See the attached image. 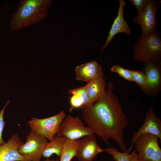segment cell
<instances>
[{
	"instance_id": "16",
	"label": "cell",
	"mask_w": 161,
	"mask_h": 161,
	"mask_svg": "<svg viewBox=\"0 0 161 161\" xmlns=\"http://www.w3.org/2000/svg\"><path fill=\"white\" fill-rule=\"evenodd\" d=\"M66 138L55 135L52 140L48 142L43 151L42 156L49 158L53 154H55L58 158L60 157Z\"/></svg>"
},
{
	"instance_id": "14",
	"label": "cell",
	"mask_w": 161,
	"mask_h": 161,
	"mask_svg": "<svg viewBox=\"0 0 161 161\" xmlns=\"http://www.w3.org/2000/svg\"><path fill=\"white\" fill-rule=\"evenodd\" d=\"M76 79L87 83L99 78H103L101 66L95 60L77 66L75 69Z\"/></svg>"
},
{
	"instance_id": "18",
	"label": "cell",
	"mask_w": 161,
	"mask_h": 161,
	"mask_svg": "<svg viewBox=\"0 0 161 161\" xmlns=\"http://www.w3.org/2000/svg\"><path fill=\"white\" fill-rule=\"evenodd\" d=\"M104 149V151L112 155L115 161H130L131 154L127 152H120L114 147L107 148Z\"/></svg>"
},
{
	"instance_id": "25",
	"label": "cell",
	"mask_w": 161,
	"mask_h": 161,
	"mask_svg": "<svg viewBox=\"0 0 161 161\" xmlns=\"http://www.w3.org/2000/svg\"><path fill=\"white\" fill-rule=\"evenodd\" d=\"M131 154L130 161H139L137 157V153L135 150Z\"/></svg>"
},
{
	"instance_id": "20",
	"label": "cell",
	"mask_w": 161,
	"mask_h": 161,
	"mask_svg": "<svg viewBox=\"0 0 161 161\" xmlns=\"http://www.w3.org/2000/svg\"><path fill=\"white\" fill-rule=\"evenodd\" d=\"M110 70L113 72L117 73L126 80L133 81L131 70L125 69L120 65L116 64L112 66Z\"/></svg>"
},
{
	"instance_id": "2",
	"label": "cell",
	"mask_w": 161,
	"mask_h": 161,
	"mask_svg": "<svg viewBox=\"0 0 161 161\" xmlns=\"http://www.w3.org/2000/svg\"><path fill=\"white\" fill-rule=\"evenodd\" d=\"M52 2L50 0L21 1L10 20V28L19 30L41 21L46 17Z\"/></svg>"
},
{
	"instance_id": "23",
	"label": "cell",
	"mask_w": 161,
	"mask_h": 161,
	"mask_svg": "<svg viewBox=\"0 0 161 161\" xmlns=\"http://www.w3.org/2000/svg\"><path fill=\"white\" fill-rule=\"evenodd\" d=\"M10 102V100H8L3 108L0 110V145L6 142L3 140L2 137V133L5 123L4 119V114L6 109Z\"/></svg>"
},
{
	"instance_id": "27",
	"label": "cell",
	"mask_w": 161,
	"mask_h": 161,
	"mask_svg": "<svg viewBox=\"0 0 161 161\" xmlns=\"http://www.w3.org/2000/svg\"></svg>"
},
{
	"instance_id": "19",
	"label": "cell",
	"mask_w": 161,
	"mask_h": 161,
	"mask_svg": "<svg viewBox=\"0 0 161 161\" xmlns=\"http://www.w3.org/2000/svg\"><path fill=\"white\" fill-rule=\"evenodd\" d=\"M133 81L136 82L140 89L146 94L147 84L145 75L143 70L138 71L131 70Z\"/></svg>"
},
{
	"instance_id": "22",
	"label": "cell",
	"mask_w": 161,
	"mask_h": 161,
	"mask_svg": "<svg viewBox=\"0 0 161 161\" xmlns=\"http://www.w3.org/2000/svg\"><path fill=\"white\" fill-rule=\"evenodd\" d=\"M69 95H72L69 99L70 105L69 111L70 112H72L74 109L80 108L83 106L82 98L78 94L72 92Z\"/></svg>"
},
{
	"instance_id": "7",
	"label": "cell",
	"mask_w": 161,
	"mask_h": 161,
	"mask_svg": "<svg viewBox=\"0 0 161 161\" xmlns=\"http://www.w3.org/2000/svg\"><path fill=\"white\" fill-rule=\"evenodd\" d=\"M93 134L90 129L84 126L79 117L68 115L60 123L57 135L75 140Z\"/></svg>"
},
{
	"instance_id": "11",
	"label": "cell",
	"mask_w": 161,
	"mask_h": 161,
	"mask_svg": "<svg viewBox=\"0 0 161 161\" xmlns=\"http://www.w3.org/2000/svg\"><path fill=\"white\" fill-rule=\"evenodd\" d=\"M103 151L93 134L78 140L75 157L78 161H92L98 154Z\"/></svg>"
},
{
	"instance_id": "12",
	"label": "cell",
	"mask_w": 161,
	"mask_h": 161,
	"mask_svg": "<svg viewBox=\"0 0 161 161\" xmlns=\"http://www.w3.org/2000/svg\"><path fill=\"white\" fill-rule=\"evenodd\" d=\"M24 143L18 134H12L7 142L0 145V161H27L18 152Z\"/></svg>"
},
{
	"instance_id": "4",
	"label": "cell",
	"mask_w": 161,
	"mask_h": 161,
	"mask_svg": "<svg viewBox=\"0 0 161 161\" xmlns=\"http://www.w3.org/2000/svg\"><path fill=\"white\" fill-rule=\"evenodd\" d=\"M158 137L149 134H142L134 143L139 161H161V149Z\"/></svg>"
},
{
	"instance_id": "21",
	"label": "cell",
	"mask_w": 161,
	"mask_h": 161,
	"mask_svg": "<svg viewBox=\"0 0 161 161\" xmlns=\"http://www.w3.org/2000/svg\"><path fill=\"white\" fill-rule=\"evenodd\" d=\"M72 92L76 93L80 96L83 100V106L93 104L87 95L85 86L68 90V94L69 95Z\"/></svg>"
},
{
	"instance_id": "9",
	"label": "cell",
	"mask_w": 161,
	"mask_h": 161,
	"mask_svg": "<svg viewBox=\"0 0 161 161\" xmlns=\"http://www.w3.org/2000/svg\"><path fill=\"white\" fill-rule=\"evenodd\" d=\"M143 70L146 78V94L155 97L161 90V64L153 60L144 62Z\"/></svg>"
},
{
	"instance_id": "10",
	"label": "cell",
	"mask_w": 161,
	"mask_h": 161,
	"mask_svg": "<svg viewBox=\"0 0 161 161\" xmlns=\"http://www.w3.org/2000/svg\"><path fill=\"white\" fill-rule=\"evenodd\" d=\"M146 134H151L157 136L161 141V120L157 117L153 109L151 107L146 112L144 122L137 130L133 134L131 143L127 152L132 150L136 140L141 135Z\"/></svg>"
},
{
	"instance_id": "13",
	"label": "cell",
	"mask_w": 161,
	"mask_h": 161,
	"mask_svg": "<svg viewBox=\"0 0 161 161\" xmlns=\"http://www.w3.org/2000/svg\"><path fill=\"white\" fill-rule=\"evenodd\" d=\"M119 6L117 16L109 32L106 42L101 48L100 55L116 35L120 33H124L129 35L131 33V30L123 16L124 8L126 6V3L123 0H119Z\"/></svg>"
},
{
	"instance_id": "1",
	"label": "cell",
	"mask_w": 161,
	"mask_h": 161,
	"mask_svg": "<svg viewBox=\"0 0 161 161\" xmlns=\"http://www.w3.org/2000/svg\"><path fill=\"white\" fill-rule=\"evenodd\" d=\"M114 85L109 80L105 93L93 104L80 109L83 120L94 134L106 144L114 141L123 152L128 149L124 131L129 124L117 97L113 94Z\"/></svg>"
},
{
	"instance_id": "6",
	"label": "cell",
	"mask_w": 161,
	"mask_h": 161,
	"mask_svg": "<svg viewBox=\"0 0 161 161\" xmlns=\"http://www.w3.org/2000/svg\"><path fill=\"white\" fill-rule=\"evenodd\" d=\"M25 139L26 142L18 149L19 153L27 161H41L48 140L32 130Z\"/></svg>"
},
{
	"instance_id": "24",
	"label": "cell",
	"mask_w": 161,
	"mask_h": 161,
	"mask_svg": "<svg viewBox=\"0 0 161 161\" xmlns=\"http://www.w3.org/2000/svg\"><path fill=\"white\" fill-rule=\"evenodd\" d=\"M149 0H130V2L137 8L138 15L143 10Z\"/></svg>"
},
{
	"instance_id": "26",
	"label": "cell",
	"mask_w": 161,
	"mask_h": 161,
	"mask_svg": "<svg viewBox=\"0 0 161 161\" xmlns=\"http://www.w3.org/2000/svg\"><path fill=\"white\" fill-rule=\"evenodd\" d=\"M44 161H58V158L56 160H55L54 159L52 158H46L44 160Z\"/></svg>"
},
{
	"instance_id": "15",
	"label": "cell",
	"mask_w": 161,
	"mask_h": 161,
	"mask_svg": "<svg viewBox=\"0 0 161 161\" xmlns=\"http://www.w3.org/2000/svg\"><path fill=\"white\" fill-rule=\"evenodd\" d=\"M106 86V79L102 78L93 80L85 86L87 95L93 104L104 94Z\"/></svg>"
},
{
	"instance_id": "17",
	"label": "cell",
	"mask_w": 161,
	"mask_h": 161,
	"mask_svg": "<svg viewBox=\"0 0 161 161\" xmlns=\"http://www.w3.org/2000/svg\"><path fill=\"white\" fill-rule=\"evenodd\" d=\"M78 140L66 139L60 156V161H71L76 155Z\"/></svg>"
},
{
	"instance_id": "3",
	"label": "cell",
	"mask_w": 161,
	"mask_h": 161,
	"mask_svg": "<svg viewBox=\"0 0 161 161\" xmlns=\"http://www.w3.org/2000/svg\"><path fill=\"white\" fill-rule=\"evenodd\" d=\"M134 59L144 62L153 60L161 64V40L157 31L150 35L141 36L132 48Z\"/></svg>"
},
{
	"instance_id": "5",
	"label": "cell",
	"mask_w": 161,
	"mask_h": 161,
	"mask_svg": "<svg viewBox=\"0 0 161 161\" xmlns=\"http://www.w3.org/2000/svg\"><path fill=\"white\" fill-rule=\"evenodd\" d=\"M66 116L64 111L53 116L45 118H32L27 124L31 129L45 137L50 141L57 134L60 123Z\"/></svg>"
},
{
	"instance_id": "8",
	"label": "cell",
	"mask_w": 161,
	"mask_h": 161,
	"mask_svg": "<svg viewBox=\"0 0 161 161\" xmlns=\"http://www.w3.org/2000/svg\"><path fill=\"white\" fill-rule=\"evenodd\" d=\"M159 4L156 1L149 0L141 13L134 18L133 22L141 26L142 36L148 35L157 31L156 12Z\"/></svg>"
}]
</instances>
